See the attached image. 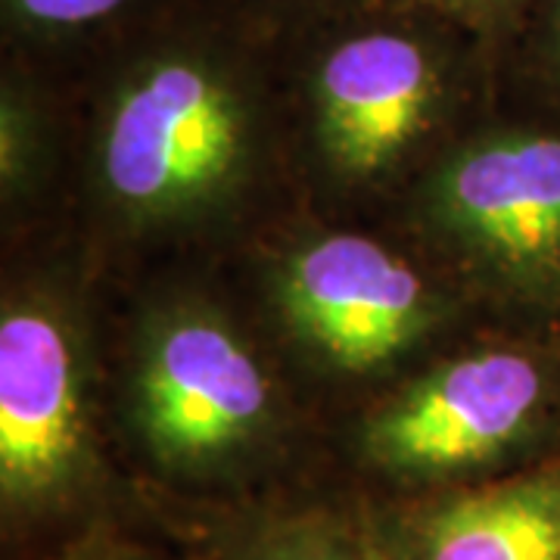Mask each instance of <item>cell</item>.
<instances>
[{"label":"cell","instance_id":"cell-1","mask_svg":"<svg viewBox=\"0 0 560 560\" xmlns=\"http://www.w3.org/2000/svg\"><path fill=\"white\" fill-rule=\"evenodd\" d=\"M101 60L88 184L109 228L168 241L234 212L283 94L280 40L219 0H172Z\"/></svg>","mask_w":560,"mask_h":560},{"label":"cell","instance_id":"cell-2","mask_svg":"<svg viewBox=\"0 0 560 560\" xmlns=\"http://www.w3.org/2000/svg\"><path fill=\"white\" fill-rule=\"evenodd\" d=\"M280 69L318 175L352 197L415 184L501 75L486 44L396 0H364L280 40Z\"/></svg>","mask_w":560,"mask_h":560},{"label":"cell","instance_id":"cell-3","mask_svg":"<svg viewBox=\"0 0 560 560\" xmlns=\"http://www.w3.org/2000/svg\"><path fill=\"white\" fill-rule=\"evenodd\" d=\"M121 423L143 486L197 501L296 489V427L237 320L202 296L156 302L131 340Z\"/></svg>","mask_w":560,"mask_h":560},{"label":"cell","instance_id":"cell-4","mask_svg":"<svg viewBox=\"0 0 560 560\" xmlns=\"http://www.w3.org/2000/svg\"><path fill=\"white\" fill-rule=\"evenodd\" d=\"M128 492L103 445L91 337L60 280L32 278L0 305V541L3 560H47L125 526Z\"/></svg>","mask_w":560,"mask_h":560},{"label":"cell","instance_id":"cell-5","mask_svg":"<svg viewBox=\"0 0 560 560\" xmlns=\"http://www.w3.org/2000/svg\"><path fill=\"white\" fill-rule=\"evenodd\" d=\"M560 455V342L511 334L430 361L364 405L342 460L361 499L499 480Z\"/></svg>","mask_w":560,"mask_h":560},{"label":"cell","instance_id":"cell-6","mask_svg":"<svg viewBox=\"0 0 560 560\" xmlns=\"http://www.w3.org/2000/svg\"><path fill=\"white\" fill-rule=\"evenodd\" d=\"M408 219L470 300L560 342V116L467 125L415 178Z\"/></svg>","mask_w":560,"mask_h":560},{"label":"cell","instance_id":"cell-7","mask_svg":"<svg viewBox=\"0 0 560 560\" xmlns=\"http://www.w3.org/2000/svg\"><path fill=\"white\" fill-rule=\"evenodd\" d=\"M290 346L330 377H381L440 340L470 296L436 261L361 231H305L268 280Z\"/></svg>","mask_w":560,"mask_h":560},{"label":"cell","instance_id":"cell-8","mask_svg":"<svg viewBox=\"0 0 560 560\" xmlns=\"http://www.w3.org/2000/svg\"><path fill=\"white\" fill-rule=\"evenodd\" d=\"M355 499L383 560H560V455L477 486Z\"/></svg>","mask_w":560,"mask_h":560},{"label":"cell","instance_id":"cell-9","mask_svg":"<svg viewBox=\"0 0 560 560\" xmlns=\"http://www.w3.org/2000/svg\"><path fill=\"white\" fill-rule=\"evenodd\" d=\"M156 517L200 560H383L352 492L283 489L234 501H197L138 486Z\"/></svg>","mask_w":560,"mask_h":560},{"label":"cell","instance_id":"cell-10","mask_svg":"<svg viewBox=\"0 0 560 560\" xmlns=\"http://www.w3.org/2000/svg\"><path fill=\"white\" fill-rule=\"evenodd\" d=\"M172 0H0L3 38L13 54L38 60L103 54Z\"/></svg>","mask_w":560,"mask_h":560},{"label":"cell","instance_id":"cell-11","mask_svg":"<svg viewBox=\"0 0 560 560\" xmlns=\"http://www.w3.org/2000/svg\"><path fill=\"white\" fill-rule=\"evenodd\" d=\"M54 165V113L38 62L7 57L0 79V206L22 219L47 187Z\"/></svg>","mask_w":560,"mask_h":560},{"label":"cell","instance_id":"cell-12","mask_svg":"<svg viewBox=\"0 0 560 560\" xmlns=\"http://www.w3.org/2000/svg\"><path fill=\"white\" fill-rule=\"evenodd\" d=\"M501 75L517 81L536 109L560 116V0L533 3L501 60Z\"/></svg>","mask_w":560,"mask_h":560},{"label":"cell","instance_id":"cell-13","mask_svg":"<svg viewBox=\"0 0 560 560\" xmlns=\"http://www.w3.org/2000/svg\"><path fill=\"white\" fill-rule=\"evenodd\" d=\"M396 3L452 22L455 28L486 44L501 62L536 0H396Z\"/></svg>","mask_w":560,"mask_h":560},{"label":"cell","instance_id":"cell-14","mask_svg":"<svg viewBox=\"0 0 560 560\" xmlns=\"http://www.w3.org/2000/svg\"><path fill=\"white\" fill-rule=\"evenodd\" d=\"M234 16L259 28L261 35L275 40H290L305 28L337 16L364 0H219Z\"/></svg>","mask_w":560,"mask_h":560},{"label":"cell","instance_id":"cell-15","mask_svg":"<svg viewBox=\"0 0 560 560\" xmlns=\"http://www.w3.org/2000/svg\"><path fill=\"white\" fill-rule=\"evenodd\" d=\"M47 560H200L190 551H172L162 545H150V541L131 536L125 526H106L97 533H88L72 545L60 548L57 555Z\"/></svg>","mask_w":560,"mask_h":560}]
</instances>
